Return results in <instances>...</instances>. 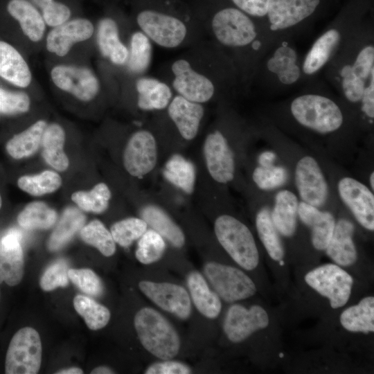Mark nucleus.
I'll use <instances>...</instances> for the list:
<instances>
[{
	"mask_svg": "<svg viewBox=\"0 0 374 374\" xmlns=\"http://www.w3.org/2000/svg\"><path fill=\"white\" fill-rule=\"evenodd\" d=\"M186 48L159 70V78L175 94L205 105L242 91L232 62L211 39L206 37Z\"/></svg>",
	"mask_w": 374,
	"mask_h": 374,
	"instance_id": "obj_1",
	"label": "nucleus"
},
{
	"mask_svg": "<svg viewBox=\"0 0 374 374\" xmlns=\"http://www.w3.org/2000/svg\"><path fill=\"white\" fill-rule=\"evenodd\" d=\"M213 3L196 11L206 37L214 42L232 62L242 91L253 84L258 67L267 51L278 39L265 23L236 7Z\"/></svg>",
	"mask_w": 374,
	"mask_h": 374,
	"instance_id": "obj_2",
	"label": "nucleus"
},
{
	"mask_svg": "<svg viewBox=\"0 0 374 374\" xmlns=\"http://www.w3.org/2000/svg\"><path fill=\"white\" fill-rule=\"evenodd\" d=\"M326 80L355 115L366 87L374 80V30L359 18L324 69Z\"/></svg>",
	"mask_w": 374,
	"mask_h": 374,
	"instance_id": "obj_3",
	"label": "nucleus"
},
{
	"mask_svg": "<svg viewBox=\"0 0 374 374\" xmlns=\"http://www.w3.org/2000/svg\"><path fill=\"white\" fill-rule=\"evenodd\" d=\"M134 22L152 42L166 49L188 48L206 38L195 12L170 0H144Z\"/></svg>",
	"mask_w": 374,
	"mask_h": 374,
	"instance_id": "obj_4",
	"label": "nucleus"
},
{
	"mask_svg": "<svg viewBox=\"0 0 374 374\" xmlns=\"http://www.w3.org/2000/svg\"><path fill=\"white\" fill-rule=\"evenodd\" d=\"M316 79L307 82L286 107L292 121L302 129L319 135H331L342 130L353 112Z\"/></svg>",
	"mask_w": 374,
	"mask_h": 374,
	"instance_id": "obj_5",
	"label": "nucleus"
},
{
	"mask_svg": "<svg viewBox=\"0 0 374 374\" xmlns=\"http://www.w3.org/2000/svg\"><path fill=\"white\" fill-rule=\"evenodd\" d=\"M302 59L293 38L279 37L262 59L253 84L257 83L270 92H282L294 87L304 81Z\"/></svg>",
	"mask_w": 374,
	"mask_h": 374,
	"instance_id": "obj_6",
	"label": "nucleus"
},
{
	"mask_svg": "<svg viewBox=\"0 0 374 374\" xmlns=\"http://www.w3.org/2000/svg\"><path fill=\"white\" fill-rule=\"evenodd\" d=\"M134 324L140 342L152 355L166 360L178 354L179 337L170 322L156 310L141 308L134 317Z\"/></svg>",
	"mask_w": 374,
	"mask_h": 374,
	"instance_id": "obj_7",
	"label": "nucleus"
},
{
	"mask_svg": "<svg viewBox=\"0 0 374 374\" xmlns=\"http://www.w3.org/2000/svg\"><path fill=\"white\" fill-rule=\"evenodd\" d=\"M322 0H270L264 23L276 38L303 31L321 6Z\"/></svg>",
	"mask_w": 374,
	"mask_h": 374,
	"instance_id": "obj_8",
	"label": "nucleus"
},
{
	"mask_svg": "<svg viewBox=\"0 0 374 374\" xmlns=\"http://www.w3.org/2000/svg\"><path fill=\"white\" fill-rule=\"evenodd\" d=\"M215 236L228 254L246 270H253L259 262V253L249 229L230 215H221L214 222Z\"/></svg>",
	"mask_w": 374,
	"mask_h": 374,
	"instance_id": "obj_9",
	"label": "nucleus"
},
{
	"mask_svg": "<svg viewBox=\"0 0 374 374\" xmlns=\"http://www.w3.org/2000/svg\"><path fill=\"white\" fill-rule=\"evenodd\" d=\"M359 17H340L317 37L302 59L303 80L316 79L337 52L344 38Z\"/></svg>",
	"mask_w": 374,
	"mask_h": 374,
	"instance_id": "obj_10",
	"label": "nucleus"
},
{
	"mask_svg": "<svg viewBox=\"0 0 374 374\" xmlns=\"http://www.w3.org/2000/svg\"><path fill=\"white\" fill-rule=\"evenodd\" d=\"M42 361V343L38 332L24 327L12 337L6 357L7 374H36Z\"/></svg>",
	"mask_w": 374,
	"mask_h": 374,
	"instance_id": "obj_11",
	"label": "nucleus"
},
{
	"mask_svg": "<svg viewBox=\"0 0 374 374\" xmlns=\"http://www.w3.org/2000/svg\"><path fill=\"white\" fill-rule=\"evenodd\" d=\"M203 155L207 171L214 181L226 184L233 179L235 157L223 127H215L206 134Z\"/></svg>",
	"mask_w": 374,
	"mask_h": 374,
	"instance_id": "obj_12",
	"label": "nucleus"
},
{
	"mask_svg": "<svg viewBox=\"0 0 374 374\" xmlns=\"http://www.w3.org/2000/svg\"><path fill=\"white\" fill-rule=\"evenodd\" d=\"M204 273L215 293L228 303L249 298L256 292L253 281L236 267L209 262L204 265Z\"/></svg>",
	"mask_w": 374,
	"mask_h": 374,
	"instance_id": "obj_13",
	"label": "nucleus"
},
{
	"mask_svg": "<svg viewBox=\"0 0 374 374\" xmlns=\"http://www.w3.org/2000/svg\"><path fill=\"white\" fill-rule=\"evenodd\" d=\"M305 280L312 289L328 298L334 309L346 304L353 285L352 276L337 265L332 263L310 271L305 276Z\"/></svg>",
	"mask_w": 374,
	"mask_h": 374,
	"instance_id": "obj_14",
	"label": "nucleus"
},
{
	"mask_svg": "<svg viewBox=\"0 0 374 374\" xmlns=\"http://www.w3.org/2000/svg\"><path fill=\"white\" fill-rule=\"evenodd\" d=\"M158 159L157 141L148 129H139L130 136L123 155L126 171L135 177H143L156 166Z\"/></svg>",
	"mask_w": 374,
	"mask_h": 374,
	"instance_id": "obj_15",
	"label": "nucleus"
},
{
	"mask_svg": "<svg viewBox=\"0 0 374 374\" xmlns=\"http://www.w3.org/2000/svg\"><path fill=\"white\" fill-rule=\"evenodd\" d=\"M294 181L301 201L317 208L325 204L329 193L328 185L315 158L305 155L297 161Z\"/></svg>",
	"mask_w": 374,
	"mask_h": 374,
	"instance_id": "obj_16",
	"label": "nucleus"
},
{
	"mask_svg": "<svg viewBox=\"0 0 374 374\" xmlns=\"http://www.w3.org/2000/svg\"><path fill=\"white\" fill-rule=\"evenodd\" d=\"M339 196L364 229L374 230V195L365 184L359 180L344 177L337 184Z\"/></svg>",
	"mask_w": 374,
	"mask_h": 374,
	"instance_id": "obj_17",
	"label": "nucleus"
},
{
	"mask_svg": "<svg viewBox=\"0 0 374 374\" xmlns=\"http://www.w3.org/2000/svg\"><path fill=\"white\" fill-rule=\"evenodd\" d=\"M163 112L179 136L190 141L199 132L206 109L204 104L193 102L175 93Z\"/></svg>",
	"mask_w": 374,
	"mask_h": 374,
	"instance_id": "obj_18",
	"label": "nucleus"
},
{
	"mask_svg": "<svg viewBox=\"0 0 374 374\" xmlns=\"http://www.w3.org/2000/svg\"><path fill=\"white\" fill-rule=\"evenodd\" d=\"M139 287L142 293L162 310L181 319H186L191 312L190 298L186 290L171 283L141 280Z\"/></svg>",
	"mask_w": 374,
	"mask_h": 374,
	"instance_id": "obj_19",
	"label": "nucleus"
},
{
	"mask_svg": "<svg viewBox=\"0 0 374 374\" xmlns=\"http://www.w3.org/2000/svg\"><path fill=\"white\" fill-rule=\"evenodd\" d=\"M51 77L58 88L82 101L93 100L100 89L97 76L86 67L57 65L52 69Z\"/></svg>",
	"mask_w": 374,
	"mask_h": 374,
	"instance_id": "obj_20",
	"label": "nucleus"
},
{
	"mask_svg": "<svg viewBox=\"0 0 374 374\" xmlns=\"http://www.w3.org/2000/svg\"><path fill=\"white\" fill-rule=\"evenodd\" d=\"M269 322L268 314L261 306L254 305L247 309L235 304L227 311L223 328L231 341L239 343L255 331L267 328Z\"/></svg>",
	"mask_w": 374,
	"mask_h": 374,
	"instance_id": "obj_21",
	"label": "nucleus"
},
{
	"mask_svg": "<svg viewBox=\"0 0 374 374\" xmlns=\"http://www.w3.org/2000/svg\"><path fill=\"white\" fill-rule=\"evenodd\" d=\"M136 106L143 112H159L165 109L175 93L163 79L148 75L133 76Z\"/></svg>",
	"mask_w": 374,
	"mask_h": 374,
	"instance_id": "obj_22",
	"label": "nucleus"
},
{
	"mask_svg": "<svg viewBox=\"0 0 374 374\" xmlns=\"http://www.w3.org/2000/svg\"><path fill=\"white\" fill-rule=\"evenodd\" d=\"M0 13L16 21L31 41L44 35L45 22L39 9L30 0H0Z\"/></svg>",
	"mask_w": 374,
	"mask_h": 374,
	"instance_id": "obj_23",
	"label": "nucleus"
},
{
	"mask_svg": "<svg viewBox=\"0 0 374 374\" xmlns=\"http://www.w3.org/2000/svg\"><path fill=\"white\" fill-rule=\"evenodd\" d=\"M93 32V24L89 19H70L64 24L54 27L48 34L46 48L58 56H64L74 44L89 39Z\"/></svg>",
	"mask_w": 374,
	"mask_h": 374,
	"instance_id": "obj_24",
	"label": "nucleus"
},
{
	"mask_svg": "<svg viewBox=\"0 0 374 374\" xmlns=\"http://www.w3.org/2000/svg\"><path fill=\"white\" fill-rule=\"evenodd\" d=\"M21 235L15 229L6 233L0 240V283L18 285L24 275Z\"/></svg>",
	"mask_w": 374,
	"mask_h": 374,
	"instance_id": "obj_25",
	"label": "nucleus"
},
{
	"mask_svg": "<svg viewBox=\"0 0 374 374\" xmlns=\"http://www.w3.org/2000/svg\"><path fill=\"white\" fill-rule=\"evenodd\" d=\"M97 30V43L102 56L115 66H125L129 50L121 39L117 20L105 16L99 20Z\"/></svg>",
	"mask_w": 374,
	"mask_h": 374,
	"instance_id": "obj_26",
	"label": "nucleus"
},
{
	"mask_svg": "<svg viewBox=\"0 0 374 374\" xmlns=\"http://www.w3.org/2000/svg\"><path fill=\"white\" fill-rule=\"evenodd\" d=\"M298 217L311 230V240L314 247L325 250L334 232L336 220L333 215L319 208L299 201Z\"/></svg>",
	"mask_w": 374,
	"mask_h": 374,
	"instance_id": "obj_27",
	"label": "nucleus"
},
{
	"mask_svg": "<svg viewBox=\"0 0 374 374\" xmlns=\"http://www.w3.org/2000/svg\"><path fill=\"white\" fill-rule=\"evenodd\" d=\"M355 226L352 222L342 218L336 221L332 238L325 249L326 254L337 265L348 266L357 259V250L353 241Z\"/></svg>",
	"mask_w": 374,
	"mask_h": 374,
	"instance_id": "obj_28",
	"label": "nucleus"
},
{
	"mask_svg": "<svg viewBox=\"0 0 374 374\" xmlns=\"http://www.w3.org/2000/svg\"><path fill=\"white\" fill-rule=\"evenodd\" d=\"M0 78L21 88L32 79L29 66L21 53L11 44L0 39Z\"/></svg>",
	"mask_w": 374,
	"mask_h": 374,
	"instance_id": "obj_29",
	"label": "nucleus"
},
{
	"mask_svg": "<svg viewBox=\"0 0 374 374\" xmlns=\"http://www.w3.org/2000/svg\"><path fill=\"white\" fill-rule=\"evenodd\" d=\"M299 203L297 196L287 189L281 190L275 195L271 218L278 233L285 237H291L295 233Z\"/></svg>",
	"mask_w": 374,
	"mask_h": 374,
	"instance_id": "obj_30",
	"label": "nucleus"
},
{
	"mask_svg": "<svg viewBox=\"0 0 374 374\" xmlns=\"http://www.w3.org/2000/svg\"><path fill=\"white\" fill-rule=\"evenodd\" d=\"M141 217L152 229L160 234L173 247L181 248L186 241L181 229L160 206L156 204H147L141 210Z\"/></svg>",
	"mask_w": 374,
	"mask_h": 374,
	"instance_id": "obj_31",
	"label": "nucleus"
},
{
	"mask_svg": "<svg viewBox=\"0 0 374 374\" xmlns=\"http://www.w3.org/2000/svg\"><path fill=\"white\" fill-rule=\"evenodd\" d=\"M153 43L138 28L130 35L126 71L132 76L144 75L149 70L153 55Z\"/></svg>",
	"mask_w": 374,
	"mask_h": 374,
	"instance_id": "obj_32",
	"label": "nucleus"
},
{
	"mask_svg": "<svg viewBox=\"0 0 374 374\" xmlns=\"http://www.w3.org/2000/svg\"><path fill=\"white\" fill-rule=\"evenodd\" d=\"M187 285L197 310L207 318H216L221 312V301L202 275L197 271L190 272L187 277Z\"/></svg>",
	"mask_w": 374,
	"mask_h": 374,
	"instance_id": "obj_33",
	"label": "nucleus"
},
{
	"mask_svg": "<svg viewBox=\"0 0 374 374\" xmlns=\"http://www.w3.org/2000/svg\"><path fill=\"white\" fill-rule=\"evenodd\" d=\"M165 179L186 194L194 191L196 169L193 163L180 154H172L165 163L163 170Z\"/></svg>",
	"mask_w": 374,
	"mask_h": 374,
	"instance_id": "obj_34",
	"label": "nucleus"
},
{
	"mask_svg": "<svg viewBox=\"0 0 374 374\" xmlns=\"http://www.w3.org/2000/svg\"><path fill=\"white\" fill-rule=\"evenodd\" d=\"M64 142L65 132L60 125L51 123L46 127L42 139V156L47 163L59 171L66 170L69 164L63 150Z\"/></svg>",
	"mask_w": 374,
	"mask_h": 374,
	"instance_id": "obj_35",
	"label": "nucleus"
},
{
	"mask_svg": "<svg viewBox=\"0 0 374 374\" xmlns=\"http://www.w3.org/2000/svg\"><path fill=\"white\" fill-rule=\"evenodd\" d=\"M340 323L346 330L354 332L368 333L374 331V298H363L340 316Z\"/></svg>",
	"mask_w": 374,
	"mask_h": 374,
	"instance_id": "obj_36",
	"label": "nucleus"
},
{
	"mask_svg": "<svg viewBox=\"0 0 374 374\" xmlns=\"http://www.w3.org/2000/svg\"><path fill=\"white\" fill-rule=\"evenodd\" d=\"M46 127V123L39 120L26 130L14 135L6 145L7 152L15 159L33 155L42 144Z\"/></svg>",
	"mask_w": 374,
	"mask_h": 374,
	"instance_id": "obj_37",
	"label": "nucleus"
},
{
	"mask_svg": "<svg viewBox=\"0 0 374 374\" xmlns=\"http://www.w3.org/2000/svg\"><path fill=\"white\" fill-rule=\"evenodd\" d=\"M85 219L84 215L77 208H66L50 236L48 242L49 250H59L68 243L75 233L82 228Z\"/></svg>",
	"mask_w": 374,
	"mask_h": 374,
	"instance_id": "obj_38",
	"label": "nucleus"
},
{
	"mask_svg": "<svg viewBox=\"0 0 374 374\" xmlns=\"http://www.w3.org/2000/svg\"><path fill=\"white\" fill-rule=\"evenodd\" d=\"M256 226L259 238L270 258L276 261L281 260L284 256V249L268 207H262L257 213Z\"/></svg>",
	"mask_w": 374,
	"mask_h": 374,
	"instance_id": "obj_39",
	"label": "nucleus"
},
{
	"mask_svg": "<svg viewBox=\"0 0 374 374\" xmlns=\"http://www.w3.org/2000/svg\"><path fill=\"white\" fill-rule=\"evenodd\" d=\"M56 220L55 211L42 202L29 203L17 216L18 224L28 230L49 229Z\"/></svg>",
	"mask_w": 374,
	"mask_h": 374,
	"instance_id": "obj_40",
	"label": "nucleus"
},
{
	"mask_svg": "<svg viewBox=\"0 0 374 374\" xmlns=\"http://www.w3.org/2000/svg\"><path fill=\"white\" fill-rule=\"evenodd\" d=\"M73 305L91 330L104 328L110 319L109 310L87 296L77 295L73 299Z\"/></svg>",
	"mask_w": 374,
	"mask_h": 374,
	"instance_id": "obj_41",
	"label": "nucleus"
},
{
	"mask_svg": "<svg viewBox=\"0 0 374 374\" xmlns=\"http://www.w3.org/2000/svg\"><path fill=\"white\" fill-rule=\"evenodd\" d=\"M110 198V189L103 182L96 184L89 191H77L71 195V199L80 208L95 213H101L106 211Z\"/></svg>",
	"mask_w": 374,
	"mask_h": 374,
	"instance_id": "obj_42",
	"label": "nucleus"
},
{
	"mask_svg": "<svg viewBox=\"0 0 374 374\" xmlns=\"http://www.w3.org/2000/svg\"><path fill=\"white\" fill-rule=\"evenodd\" d=\"M17 184L20 189L27 193L40 196L58 189L62 184V179L57 172L45 170L35 175L22 176L19 178Z\"/></svg>",
	"mask_w": 374,
	"mask_h": 374,
	"instance_id": "obj_43",
	"label": "nucleus"
},
{
	"mask_svg": "<svg viewBox=\"0 0 374 374\" xmlns=\"http://www.w3.org/2000/svg\"><path fill=\"white\" fill-rule=\"evenodd\" d=\"M81 238L93 246L105 256L109 257L116 251V242L111 232L98 220L90 222L80 229Z\"/></svg>",
	"mask_w": 374,
	"mask_h": 374,
	"instance_id": "obj_44",
	"label": "nucleus"
},
{
	"mask_svg": "<svg viewBox=\"0 0 374 374\" xmlns=\"http://www.w3.org/2000/svg\"><path fill=\"white\" fill-rule=\"evenodd\" d=\"M166 248L164 238L153 229H147L139 239L135 256L141 263L149 265L159 260Z\"/></svg>",
	"mask_w": 374,
	"mask_h": 374,
	"instance_id": "obj_45",
	"label": "nucleus"
},
{
	"mask_svg": "<svg viewBox=\"0 0 374 374\" xmlns=\"http://www.w3.org/2000/svg\"><path fill=\"white\" fill-rule=\"evenodd\" d=\"M147 229L148 224L141 217H132L115 222L110 232L116 243L127 247L139 240Z\"/></svg>",
	"mask_w": 374,
	"mask_h": 374,
	"instance_id": "obj_46",
	"label": "nucleus"
},
{
	"mask_svg": "<svg viewBox=\"0 0 374 374\" xmlns=\"http://www.w3.org/2000/svg\"><path fill=\"white\" fill-rule=\"evenodd\" d=\"M252 178L259 188L268 190L282 186L287 179V174L283 166H258L254 168Z\"/></svg>",
	"mask_w": 374,
	"mask_h": 374,
	"instance_id": "obj_47",
	"label": "nucleus"
},
{
	"mask_svg": "<svg viewBox=\"0 0 374 374\" xmlns=\"http://www.w3.org/2000/svg\"><path fill=\"white\" fill-rule=\"evenodd\" d=\"M69 278L83 292L99 296L103 292V285L99 277L89 269H70Z\"/></svg>",
	"mask_w": 374,
	"mask_h": 374,
	"instance_id": "obj_48",
	"label": "nucleus"
},
{
	"mask_svg": "<svg viewBox=\"0 0 374 374\" xmlns=\"http://www.w3.org/2000/svg\"><path fill=\"white\" fill-rule=\"evenodd\" d=\"M29 96L24 92L12 91L0 87V112L14 115L26 112L30 107Z\"/></svg>",
	"mask_w": 374,
	"mask_h": 374,
	"instance_id": "obj_49",
	"label": "nucleus"
},
{
	"mask_svg": "<svg viewBox=\"0 0 374 374\" xmlns=\"http://www.w3.org/2000/svg\"><path fill=\"white\" fill-rule=\"evenodd\" d=\"M68 266L63 260L56 261L44 271L40 279V287L44 291H51L69 283Z\"/></svg>",
	"mask_w": 374,
	"mask_h": 374,
	"instance_id": "obj_50",
	"label": "nucleus"
},
{
	"mask_svg": "<svg viewBox=\"0 0 374 374\" xmlns=\"http://www.w3.org/2000/svg\"><path fill=\"white\" fill-rule=\"evenodd\" d=\"M46 24L55 27L70 19L72 14L71 7L65 3L52 1L40 9Z\"/></svg>",
	"mask_w": 374,
	"mask_h": 374,
	"instance_id": "obj_51",
	"label": "nucleus"
},
{
	"mask_svg": "<svg viewBox=\"0 0 374 374\" xmlns=\"http://www.w3.org/2000/svg\"><path fill=\"white\" fill-rule=\"evenodd\" d=\"M247 15L264 22L270 0H226Z\"/></svg>",
	"mask_w": 374,
	"mask_h": 374,
	"instance_id": "obj_52",
	"label": "nucleus"
},
{
	"mask_svg": "<svg viewBox=\"0 0 374 374\" xmlns=\"http://www.w3.org/2000/svg\"><path fill=\"white\" fill-rule=\"evenodd\" d=\"M190 368L186 364L169 359L155 362L150 365L144 373L145 374H188Z\"/></svg>",
	"mask_w": 374,
	"mask_h": 374,
	"instance_id": "obj_53",
	"label": "nucleus"
},
{
	"mask_svg": "<svg viewBox=\"0 0 374 374\" xmlns=\"http://www.w3.org/2000/svg\"><path fill=\"white\" fill-rule=\"evenodd\" d=\"M276 159V154L270 151L262 152L258 157L259 166H267L273 165Z\"/></svg>",
	"mask_w": 374,
	"mask_h": 374,
	"instance_id": "obj_54",
	"label": "nucleus"
},
{
	"mask_svg": "<svg viewBox=\"0 0 374 374\" xmlns=\"http://www.w3.org/2000/svg\"><path fill=\"white\" fill-rule=\"evenodd\" d=\"M91 373L92 374H111L114 373V372L107 366H98L95 368L91 371Z\"/></svg>",
	"mask_w": 374,
	"mask_h": 374,
	"instance_id": "obj_55",
	"label": "nucleus"
},
{
	"mask_svg": "<svg viewBox=\"0 0 374 374\" xmlns=\"http://www.w3.org/2000/svg\"><path fill=\"white\" fill-rule=\"evenodd\" d=\"M55 373L57 374H82L83 373V371L82 369L79 368L73 367V368H69L59 371L56 372Z\"/></svg>",
	"mask_w": 374,
	"mask_h": 374,
	"instance_id": "obj_56",
	"label": "nucleus"
},
{
	"mask_svg": "<svg viewBox=\"0 0 374 374\" xmlns=\"http://www.w3.org/2000/svg\"><path fill=\"white\" fill-rule=\"evenodd\" d=\"M369 184L371 187V190L372 189V191L374 190V172L373 171L369 176Z\"/></svg>",
	"mask_w": 374,
	"mask_h": 374,
	"instance_id": "obj_57",
	"label": "nucleus"
},
{
	"mask_svg": "<svg viewBox=\"0 0 374 374\" xmlns=\"http://www.w3.org/2000/svg\"><path fill=\"white\" fill-rule=\"evenodd\" d=\"M1 205H2V200H1V197L0 195V208L1 207Z\"/></svg>",
	"mask_w": 374,
	"mask_h": 374,
	"instance_id": "obj_58",
	"label": "nucleus"
}]
</instances>
